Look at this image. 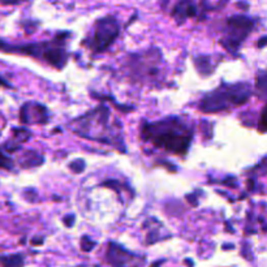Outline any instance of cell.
<instances>
[{
    "label": "cell",
    "instance_id": "1",
    "mask_svg": "<svg viewBox=\"0 0 267 267\" xmlns=\"http://www.w3.org/2000/svg\"><path fill=\"white\" fill-rule=\"evenodd\" d=\"M141 137L144 141L153 144L156 149L184 155L191 147L193 130L186 121L172 116L155 123L144 121L141 126Z\"/></svg>",
    "mask_w": 267,
    "mask_h": 267
},
{
    "label": "cell",
    "instance_id": "2",
    "mask_svg": "<svg viewBox=\"0 0 267 267\" xmlns=\"http://www.w3.org/2000/svg\"><path fill=\"white\" fill-rule=\"evenodd\" d=\"M69 33L60 32L56 34L52 41L37 42V43L25 44H8L0 41V51L12 54H21V55L32 56L34 59L42 60L47 63L56 69H63L68 62L67 52V39Z\"/></svg>",
    "mask_w": 267,
    "mask_h": 267
},
{
    "label": "cell",
    "instance_id": "3",
    "mask_svg": "<svg viewBox=\"0 0 267 267\" xmlns=\"http://www.w3.org/2000/svg\"><path fill=\"white\" fill-rule=\"evenodd\" d=\"M111 112L106 106H98L90 112L73 121V130L76 135L88 140L98 141L99 144L116 145L123 144L120 132L116 130L114 124L110 123Z\"/></svg>",
    "mask_w": 267,
    "mask_h": 267
},
{
    "label": "cell",
    "instance_id": "4",
    "mask_svg": "<svg viewBox=\"0 0 267 267\" xmlns=\"http://www.w3.org/2000/svg\"><path fill=\"white\" fill-rule=\"evenodd\" d=\"M250 97H252V88L249 84L223 83L219 88L203 95L198 103V109L206 114L231 111L236 107L245 104Z\"/></svg>",
    "mask_w": 267,
    "mask_h": 267
},
{
    "label": "cell",
    "instance_id": "5",
    "mask_svg": "<svg viewBox=\"0 0 267 267\" xmlns=\"http://www.w3.org/2000/svg\"><path fill=\"white\" fill-rule=\"evenodd\" d=\"M253 29L254 21L252 18L241 15L231 16L226 20V25L222 30L220 44L231 54H236Z\"/></svg>",
    "mask_w": 267,
    "mask_h": 267
},
{
    "label": "cell",
    "instance_id": "6",
    "mask_svg": "<svg viewBox=\"0 0 267 267\" xmlns=\"http://www.w3.org/2000/svg\"><path fill=\"white\" fill-rule=\"evenodd\" d=\"M119 21L114 16H106L95 21L91 36L84 41L83 44L93 54H102L114 43L115 39L119 37Z\"/></svg>",
    "mask_w": 267,
    "mask_h": 267
},
{
    "label": "cell",
    "instance_id": "7",
    "mask_svg": "<svg viewBox=\"0 0 267 267\" xmlns=\"http://www.w3.org/2000/svg\"><path fill=\"white\" fill-rule=\"evenodd\" d=\"M162 62L161 51L151 48L146 52L130 55V68L135 76L140 79L155 78L159 74V63Z\"/></svg>",
    "mask_w": 267,
    "mask_h": 267
},
{
    "label": "cell",
    "instance_id": "8",
    "mask_svg": "<svg viewBox=\"0 0 267 267\" xmlns=\"http://www.w3.org/2000/svg\"><path fill=\"white\" fill-rule=\"evenodd\" d=\"M106 262L111 266H129L144 263V258L132 254L116 243H110L106 252Z\"/></svg>",
    "mask_w": 267,
    "mask_h": 267
},
{
    "label": "cell",
    "instance_id": "9",
    "mask_svg": "<svg viewBox=\"0 0 267 267\" xmlns=\"http://www.w3.org/2000/svg\"><path fill=\"white\" fill-rule=\"evenodd\" d=\"M48 119V110L41 103L28 102L20 110V120L24 124H47Z\"/></svg>",
    "mask_w": 267,
    "mask_h": 267
},
{
    "label": "cell",
    "instance_id": "10",
    "mask_svg": "<svg viewBox=\"0 0 267 267\" xmlns=\"http://www.w3.org/2000/svg\"><path fill=\"white\" fill-rule=\"evenodd\" d=\"M197 7L192 0H180L179 3L175 6L172 11V17L176 20L179 25H181L186 18L196 17L197 16Z\"/></svg>",
    "mask_w": 267,
    "mask_h": 267
},
{
    "label": "cell",
    "instance_id": "11",
    "mask_svg": "<svg viewBox=\"0 0 267 267\" xmlns=\"http://www.w3.org/2000/svg\"><path fill=\"white\" fill-rule=\"evenodd\" d=\"M194 64H196L197 71L200 72V74L202 76H210L214 72V63H212L211 56L201 55L194 58Z\"/></svg>",
    "mask_w": 267,
    "mask_h": 267
},
{
    "label": "cell",
    "instance_id": "12",
    "mask_svg": "<svg viewBox=\"0 0 267 267\" xmlns=\"http://www.w3.org/2000/svg\"><path fill=\"white\" fill-rule=\"evenodd\" d=\"M43 163V156L37 151H26L21 158V167L22 168H32L41 166Z\"/></svg>",
    "mask_w": 267,
    "mask_h": 267
},
{
    "label": "cell",
    "instance_id": "13",
    "mask_svg": "<svg viewBox=\"0 0 267 267\" xmlns=\"http://www.w3.org/2000/svg\"><path fill=\"white\" fill-rule=\"evenodd\" d=\"M0 263L4 266H22L25 263L24 257L21 254L13 255H2L0 257Z\"/></svg>",
    "mask_w": 267,
    "mask_h": 267
},
{
    "label": "cell",
    "instance_id": "14",
    "mask_svg": "<svg viewBox=\"0 0 267 267\" xmlns=\"http://www.w3.org/2000/svg\"><path fill=\"white\" fill-rule=\"evenodd\" d=\"M255 88L261 95H267V71H261L257 74Z\"/></svg>",
    "mask_w": 267,
    "mask_h": 267
},
{
    "label": "cell",
    "instance_id": "15",
    "mask_svg": "<svg viewBox=\"0 0 267 267\" xmlns=\"http://www.w3.org/2000/svg\"><path fill=\"white\" fill-rule=\"evenodd\" d=\"M8 151L4 150L3 147H0V168L4 170H13V161L11 159V156L8 155Z\"/></svg>",
    "mask_w": 267,
    "mask_h": 267
},
{
    "label": "cell",
    "instance_id": "16",
    "mask_svg": "<svg viewBox=\"0 0 267 267\" xmlns=\"http://www.w3.org/2000/svg\"><path fill=\"white\" fill-rule=\"evenodd\" d=\"M13 135H15L16 137V142H18V144H20V142H25L30 138L29 130L26 129H17V128H16V129H13Z\"/></svg>",
    "mask_w": 267,
    "mask_h": 267
},
{
    "label": "cell",
    "instance_id": "17",
    "mask_svg": "<svg viewBox=\"0 0 267 267\" xmlns=\"http://www.w3.org/2000/svg\"><path fill=\"white\" fill-rule=\"evenodd\" d=\"M94 241L91 240L89 236H83V238H81V249H83L84 252H90V250L94 249Z\"/></svg>",
    "mask_w": 267,
    "mask_h": 267
},
{
    "label": "cell",
    "instance_id": "18",
    "mask_svg": "<svg viewBox=\"0 0 267 267\" xmlns=\"http://www.w3.org/2000/svg\"><path fill=\"white\" fill-rule=\"evenodd\" d=\"M69 168L76 173L83 172V171L85 170V161H83V159H77V161L72 162L71 165H69Z\"/></svg>",
    "mask_w": 267,
    "mask_h": 267
},
{
    "label": "cell",
    "instance_id": "19",
    "mask_svg": "<svg viewBox=\"0 0 267 267\" xmlns=\"http://www.w3.org/2000/svg\"><path fill=\"white\" fill-rule=\"evenodd\" d=\"M259 129L262 132H267V104L264 106L263 111L261 114V118H259Z\"/></svg>",
    "mask_w": 267,
    "mask_h": 267
},
{
    "label": "cell",
    "instance_id": "20",
    "mask_svg": "<svg viewBox=\"0 0 267 267\" xmlns=\"http://www.w3.org/2000/svg\"><path fill=\"white\" fill-rule=\"evenodd\" d=\"M26 0H0V4L3 6H17V4L24 3Z\"/></svg>",
    "mask_w": 267,
    "mask_h": 267
},
{
    "label": "cell",
    "instance_id": "21",
    "mask_svg": "<svg viewBox=\"0 0 267 267\" xmlns=\"http://www.w3.org/2000/svg\"><path fill=\"white\" fill-rule=\"evenodd\" d=\"M64 223H65V226H67V227H72V226H73V223H74V215L72 214V215H69V217L64 218Z\"/></svg>",
    "mask_w": 267,
    "mask_h": 267
},
{
    "label": "cell",
    "instance_id": "22",
    "mask_svg": "<svg viewBox=\"0 0 267 267\" xmlns=\"http://www.w3.org/2000/svg\"><path fill=\"white\" fill-rule=\"evenodd\" d=\"M0 88H11V84H8L6 81V78L0 76Z\"/></svg>",
    "mask_w": 267,
    "mask_h": 267
},
{
    "label": "cell",
    "instance_id": "23",
    "mask_svg": "<svg viewBox=\"0 0 267 267\" xmlns=\"http://www.w3.org/2000/svg\"><path fill=\"white\" fill-rule=\"evenodd\" d=\"M263 38H264V39H262L261 42H258V46H259V47H262L263 44L267 43V37H263Z\"/></svg>",
    "mask_w": 267,
    "mask_h": 267
},
{
    "label": "cell",
    "instance_id": "24",
    "mask_svg": "<svg viewBox=\"0 0 267 267\" xmlns=\"http://www.w3.org/2000/svg\"><path fill=\"white\" fill-rule=\"evenodd\" d=\"M32 243L33 244H42V243H43V238H41V240H33Z\"/></svg>",
    "mask_w": 267,
    "mask_h": 267
}]
</instances>
